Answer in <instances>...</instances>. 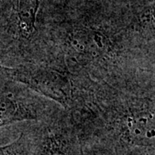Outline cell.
Here are the masks:
<instances>
[{
  "mask_svg": "<svg viewBox=\"0 0 155 155\" xmlns=\"http://www.w3.org/2000/svg\"><path fill=\"white\" fill-rule=\"evenodd\" d=\"M154 115L150 110H136L122 121L120 139L123 146L136 150L154 149Z\"/></svg>",
  "mask_w": 155,
  "mask_h": 155,
  "instance_id": "6da1fadb",
  "label": "cell"
},
{
  "mask_svg": "<svg viewBox=\"0 0 155 155\" xmlns=\"http://www.w3.org/2000/svg\"><path fill=\"white\" fill-rule=\"evenodd\" d=\"M15 77L28 87L61 104H69L71 85L65 75L50 70L17 71Z\"/></svg>",
  "mask_w": 155,
  "mask_h": 155,
  "instance_id": "7a4b0ae2",
  "label": "cell"
},
{
  "mask_svg": "<svg viewBox=\"0 0 155 155\" xmlns=\"http://www.w3.org/2000/svg\"><path fill=\"white\" fill-rule=\"evenodd\" d=\"M37 110L22 91L0 89V127L11 123L36 120Z\"/></svg>",
  "mask_w": 155,
  "mask_h": 155,
  "instance_id": "3957f363",
  "label": "cell"
},
{
  "mask_svg": "<svg viewBox=\"0 0 155 155\" xmlns=\"http://www.w3.org/2000/svg\"><path fill=\"white\" fill-rule=\"evenodd\" d=\"M28 155H79L69 134L58 129H48L39 139L30 138Z\"/></svg>",
  "mask_w": 155,
  "mask_h": 155,
  "instance_id": "277c9868",
  "label": "cell"
},
{
  "mask_svg": "<svg viewBox=\"0 0 155 155\" xmlns=\"http://www.w3.org/2000/svg\"><path fill=\"white\" fill-rule=\"evenodd\" d=\"M39 0H17V16L19 31L28 37L35 30Z\"/></svg>",
  "mask_w": 155,
  "mask_h": 155,
  "instance_id": "5b68a950",
  "label": "cell"
},
{
  "mask_svg": "<svg viewBox=\"0 0 155 155\" xmlns=\"http://www.w3.org/2000/svg\"><path fill=\"white\" fill-rule=\"evenodd\" d=\"M30 136L21 134L19 138L10 144L0 147V155H28Z\"/></svg>",
  "mask_w": 155,
  "mask_h": 155,
  "instance_id": "8992f818",
  "label": "cell"
}]
</instances>
